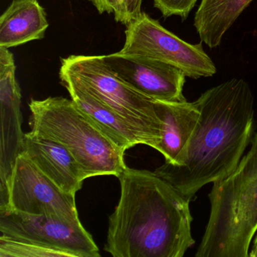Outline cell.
I'll use <instances>...</instances> for the list:
<instances>
[{"instance_id":"9c48e42d","label":"cell","mask_w":257,"mask_h":257,"mask_svg":"<svg viewBox=\"0 0 257 257\" xmlns=\"http://www.w3.org/2000/svg\"><path fill=\"white\" fill-rule=\"evenodd\" d=\"M14 55L0 47V103H1V158L0 197L4 198L10 175L18 156L23 151L25 134L22 129V94L16 79Z\"/></svg>"},{"instance_id":"d6986e66","label":"cell","mask_w":257,"mask_h":257,"mask_svg":"<svg viewBox=\"0 0 257 257\" xmlns=\"http://www.w3.org/2000/svg\"><path fill=\"white\" fill-rule=\"evenodd\" d=\"M249 257H257V246H252L249 252Z\"/></svg>"},{"instance_id":"2e32d148","label":"cell","mask_w":257,"mask_h":257,"mask_svg":"<svg viewBox=\"0 0 257 257\" xmlns=\"http://www.w3.org/2000/svg\"><path fill=\"white\" fill-rule=\"evenodd\" d=\"M0 256L72 257L68 252L60 249L3 235L0 237Z\"/></svg>"},{"instance_id":"7c38bea8","label":"cell","mask_w":257,"mask_h":257,"mask_svg":"<svg viewBox=\"0 0 257 257\" xmlns=\"http://www.w3.org/2000/svg\"><path fill=\"white\" fill-rule=\"evenodd\" d=\"M60 79L78 107L92 118L123 151L138 144L156 150L160 142L156 137L129 122L77 84L69 79Z\"/></svg>"},{"instance_id":"8992f818","label":"cell","mask_w":257,"mask_h":257,"mask_svg":"<svg viewBox=\"0 0 257 257\" xmlns=\"http://www.w3.org/2000/svg\"><path fill=\"white\" fill-rule=\"evenodd\" d=\"M121 55L146 57L181 70L194 79L210 77L216 68L202 44H190L165 29L145 13L126 25Z\"/></svg>"},{"instance_id":"8fae6325","label":"cell","mask_w":257,"mask_h":257,"mask_svg":"<svg viewBox=\"0 0 257 257\" xmlns=\"http://www.w3.org/2000/svg\"><path fill=\"white\" fill-rule=\"evenodd\" d=\"M22 153L67 193L76 195L86 179L74 156L56 141L29 132L25 135Z\"/></svg>"},{"instance_id":"277c9868","label":"cell","mask_w":257,"mask_h":257,"mask_svg":"<svg viewBox=\"0 0 257 257\" xmlns=\"http://www.w3.org/2000/svg\"><path fill=\"white\" fill-rule=\"evenodd\" d=\"M29 106L31 132L67 148L82 167L86 179L101 175L118 177L127 168L125 152L72 99L32 100Z\"/></svg>"},{"instance_id":"ac0fdd59","label":"cell","mask_w":257,"mask_h":257,"mask_svg":"<svg viewBox=\"0 0 257 257\" xmlns=\"http://www.w3.org/2000/svg\"><path fill=\"white\" fill-rule=\"evenodd\" d=\"M142 3L143 0H125L122 14L118 22L126 26L132 21L135 20L142 13Z\"/></svg>"},{"instance_id":"9a60e30c","label":"cell","mask_w":257,"mask_h":257,"mask_svg":"<svg viewBox=\"0 0 257 257\" xmlns=\"http://www.w3.org/2000/svg\"><path fill=\"white\" fill-rule=\"evenodd\" d=\"M252 0H201L194 26L201 42L210 49L218 47L224 35Z\"/></svg>"},{"instance_id":"3957f363","label":"cell","mask_w":257,"mask_h":257,"mask_svg":"<svg viewBox=\"0 0 257 257\" xmlns=\"http://www.w3.org/2000/svg\"><path fill=\"white\" fill-rule=\"evenodd\" d=\"M210 213L195 257H249L257 231V133L231 174L213 183Z\"/></svg>"},{"instance_id":"6da1fadb","label":"cell","mask_w":257,"mask_h":257,"mask_svg":"<svg viewBox=\"0 0 257 257\" xmlns=\"http://www.w3.org/2000/svg\"><path fill=\"white\" fill-rule=\"evenodd\" d=\"M195 102L199 119L179 163L165 162L154 171L190 201L203 186L237 168L252 141L254 121L253 95L242 79L213 87Z\"/></svg>"},{"instance_id":"30bf717a","label":"cell","mask_w":257,"mask_h":257,"mask_svg":"<svg viewBox=\"0 0 257 257\" xmlns=\"http://www.w3.org/2000/svg\"><path fill=\"white\" fill-rule=\"evenodd\" d=\"M106 64L123 80L147 97L163 101H186L183 71L146 57L116 53L103 55Z\"/></svg>"},{"instance_id":"e0dca14e","label":"cell","mask_w":257,"mask_h":257,"mask_svg":"<svg viewBox=\"0 0 257 257\" xmlns=\"http://www.w3.org/2000/svg\"><path fill=\"white\" fill-rule=\"evenodd\" d=\"M155 8L159 10L162 16L167 18L179 16L186 20L197 0H153Z\"/></svg>"},{"instance_id":"ffe728a7","label":"cell","mask_w":257,"mask_h":257,"mask_svg":"<svg viewBox=\"0 0 257 257\" xmlns=\"http://www.w3.org/2000/svg\"><path fill=\"white\" fill-rule=\"evenodd\" d=\"M257 246V234H256V236H255V239H254L253 243H252V246Z\"/></svg>"},{"instance_id":"4fadbf2b","label":"cell","mask_w":257,"mask_h":257,"mask_svg":"<svg viewBox=\"0 0 257 257\" xmlns=\"http://www.w3.org/2000/svg\"><path fill=\"white\" fill-rule=\"evenodd\" d=\"M156 112L162 120V139L156 150L165 162L177 165L195 131L200 117L195 102L156 100Z\"/></svg>"},{"instance_id":"5b68a950","label":"cell","mask_w":257,"mask_h":257,"mask_svg":"<svg viewBox=\"0 0 257 257\" xmlns=\"http://www.w3.org/2000/svg\"><path fill=\"white\" fill-rule=\"evenodd\" d=\"M59 76L77 84L129 122L161 141L163 124L156 112V100L123 80L106 64L103 55L63 58Z\"/></svg>"},{"instance_id":"7a4b0ae2","label":"cell","mask_w":257,"mask_h":257,"mask_svg":"<svg viewBox=\"0 0 257 257\" xmlns=\"http://www.w3.org/2000/svg\"><path fill=\"white\" fill-rule=\"evenodd\" d=\"M104 249L114 257H183L195 243L189 203L154 172L126 169Z\"/></svg>"},{"instance_id":"ba28073f","label":"cell","mask_w":257,"mask_h":257,"mask_svg":"<svg viewBox=\"0 0 257 257\" xmlns=\"http://www.w3.org/2000/svg\"><path fill=\"white\" fill-rule=\"evenodd\" d=\"M1 235L68 252L72 257H99V248L81 222L34 216L0 208Z\"/></svg>"},{"instance_id":"5bb4252c","label":"cell","mask_w":257,"mask_h":257,"mask_svg":"<svg viewBox=\"0 0 257 257\" xmlns=\"http://www.w3.org/2000/svg\"><path fill=\"white\" fill-rule=\"evenodd\" d=\"M47 15L38 0H13L0 17V47H16L43 40Z\"/></svg>"},{"instance_id":"52a82bcc","label":"cell","mask_w":257,"mask_h":257,"mask_svg":"<svg viewBox=\"0 0 257 257\" xmlns=\"http://www.w3.org/2000/svg\"><path fill=\"white\" fill-rule=\"evenodd\" d=\"M80 222L75 195L60 189L23 153L16 159L0 208Z\"/></svg>"}]
</instances>
